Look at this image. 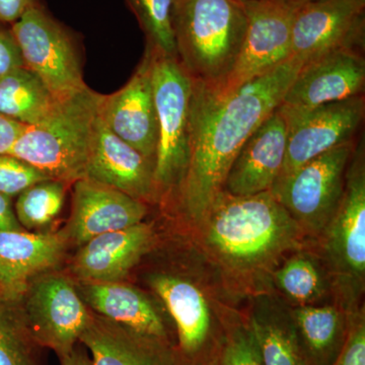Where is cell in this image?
<instances>
[{
	"label": "cell",
	"instance_id": "obj_25",
	"mask_svg": "<svg viewBox=\"0 0 365 365\" xmlns=\"http://www.w3.org/2000/svg\"><path fill=\"white\" fill-rule=\"evenodd\" d=\"M290 309L309 365H334L347 341L351 314L337 302Z\"/></svg>",
	"mask_w": 365,
	"mask_h": 365
},
{
	"label": "cell",
	"instance_id": "obj_20",
	"mask_svg": "<svg viewBox=\"0 0 365 365\" xmlns=\"http://www.w3.org/2000/svg\"><path fill=\"white\" fill-rule=\"evenodd\" d=\"M287 145V126L277 108L242 144L223 191L235 196L271 191L284 163Z\"/></svg>",
	"mask_w": 365,
	"mask_h": 365
},
{
	"label": "cell",
	"instance_id": "obj_15",
	"mask_svg": "<svg viewBox=\"0 0 365 365\" xmlns=\"http://www.w3.org/2000/svg\"><path fill=\"white\" fill-rule=\"evenodd\" d=\"M365 59L354 48L340 47L302 64L280 106L309 109L364 95Z\"/></svg>",
	"mask_w": 365,
	"mask_h": 365
},
{
	"label": "cell",
	"instance_id": "obj_24",
	"mask_svg": "<svg viewBox=\"0 0 365 365\" xmlns=\"http://www.w3.org/2000/svg\"><path fill=\"white\" fill-rule=\"evenodd\" d=\"M271 287L292 307L335 302L332 277L312 241L281 262L271 276Z\"/></svg>",
	"mask_w": 365,
	"mask_h": 365
},
{
	"label": "cell",
	"instance_id": "obj_33",
	"mask_svg": "<svg viewBox=\"0 0 365 365\" xmlns=\"http://www.w3.org/2000/svg\"><path fill=\"white\" fill-rule=\"evenodd\" d=\"M24 66L23 57L11 31L0 30V76Z\"/></svg>",
	"mask_w": 365,
	"mask_h": 365
},
{
	"label": "cell",
	"instance_id": "obj_1",
	"mask_svg": "<svg viewBox=\"0 0 365 365\" xmlns=\"http://www.w3.org/2000/svg\"><path fill=\"white\" fill-rule=\"evenodd\" d=\"M302 66L299 60L292 57L222 98L193 81L191 155L174 205L189 227L202 218L222 191L242 144L279 107Z\"/></svg>",
	"mask_w": 365,
	"mask_h": 365
},
{
	"label": "cell",
	"instance_id": "obj_5",
	"mask_svg": "<svg viewBox=\"0 0 365 365\" xmlns=\"http://www.w3.org/2000/svg\"><path fill=\"white\" fill-rule=\"evenodd\" d=\"M103 96L86 86L59 101L45 119L26 127L9 155L49 180L69 185L83 179Z\"/></svg>",
	"mask_w": 365,
	"mask_h": 365
},
{
	"label": "cell",
	"instance_id": "obj_18",
	"mask_svg": "<svg viewBox=\"0 0 365 365\" xmlns=\"http://www.w3.org/2000/svg\"><path fill=\"white\" fill-rule=\"evenodd\" d=\"M153 225L133 227L98 235L79 247L69 270L78 282H119L155 247Z\"/></svg>",
	"mask_w": 365,
	"mask_h": 365
},
{
	"label": "cell",
	"instance_id": "obj_39",
	"mask_svg": "<svg viewBox=\"0 0 365 365\" xmlns=\"http://www.w3.org/2000/svg\"><path fill=\"white\" fill-rule=\"evenodd\" d=\"M239 1L242 2V4H246V2L253 1V0H239Z\"/></svg>",
	"mask_w": 365,
	"mask_h": 365
},
{
	"label": "cell",
	"instance_id": "obj_26",
	"mask_svg": "<svg viewBox=\"0 0 365 365\" xmlns=\"http://www.w3.org/2000/svg\"><path fill=\"white\" fill-rule=\"evenodd\" d=\"M59 101L26 67L0 76V115L26 126L39 123Z\"/></svg>",
	"mask_w": 365,
	"mask_h": 365
},
{
	"label": "cell",
	"instance_id": "obj_16",
	"mask_svg": "<svg viewBox=\"0 0 365 365\" xmlns=\"http://www.w3.org/2000/svg\"><path fill=\"white\" fill-rule=\"evenodd\" d=\"M148 212L143 201L83 178L73 182L71 215L61 234L66 242L81 247L98 235L143 222Z\"/></svg>",
	"mask_w": 365,
	"mask_h": 365
},
{
	"label": "cell",
	"instance_id": "obj_4",
	"mask_svg": "<svg viewBox=\"0 0 365 365\" xmlns=\"http://www.w3.org/2000/svg\"><path fill=\"white\" fill-rule=\"evenodd\" d=\"M248 26L239 0H177V57L192 81L220 90L234 68Z\"/></svg>",
	"mask_w": 365,
	"mask_h": 365
},
{
	"label": "cell",
	"instance_id": "obj_35",
	"mask_svg": "<svg viewBox=\"0 0 365 365\" xmlns=\"http://www.w3.org/2000/svg\"><path fill=\"white\" fill-rule=\"evenodd\" d=\"M36 1L37 0H0V23L13 25Z\"/></svg>",
	"mask_w": 365,
	"mask_h": 365
},
{
	"label": "cell",
	"instance_id": "obj_32",
	"mask_svg": "<svg viewBox=\"0 0 365 365\" xmlns=\"http://www.w3.org/2000/svg\"><path fill=\"white\" fill-rule=\"evenodd\" d=\"M334 365H365L364 309L350 314L349 333L339 359Z\"/></svg>",
	"mask_w": 365,
	"mask_h": 365
},
{
	"label": "cell",
	"instance_id": "obj_9",
	"mask_svg": "<svg viewBox=\"0 0 365 365\" xmlns=\"http://www.w3.org/2000/svg\"><path fill=\"white\" fill-rule=\"evenodd\" d=\"M354 146L350 143L327 151L271 190L307 241L318 239L339 205Z\"/></svg>",
	"mask_w": 365,
	"mask_h": 365
},
{
	"label": "cell",
	"instance_id": "obj_21",
	"mask_svg": "<svg viewBox=\"0 0 365 365\" xmlns=\"http://www.w3.org/2000/svg\"><path fill=\"white\" fill-rule=\"evenodd\" d=\"M66 240L60 234L0 230V294L19 300L38 276L61 263Z\"/></svg>",
	"mask_w": 365,
	"mask_h": 365
},
{
	"label": "cell",
	"instance_id": "obj_13",
	"mask_svg": "<svg viewBox=\"0 0 365 365\" xmlns=\"http://www.w3.org/2000/svg\"><path fill=\"white\" fill-rule=\"evenodd\" d=\"M364 9L360 0H313L295 9L292 57L304 64L340 47L364 51Z\"/></svg>",
	"mask_w": 365,
	"mask_h": 365
},
{
	"label": "cell",
	"instance_id": "obj_12",
	"mask_svg": "<svg viewBox=\"0 0 365 365\" xmlns=\"http://www.w3.org/2000/svg\"><path fill=\"white\" fill-rule=\"evenodd\" d=\"M248 26L234 68L220 90L225 97L292 58V28L295 9L275 0L246 2Z\"/></svg>",
	"mask_w": 365,
	"mask_h": 365
},
{
	"label": "cell",
	"instance_id": "obj_7",
	"mask_svg": "<svg viewBox=\"0 0 365 365\" xmlns=\"http://www.w3.org/2000/svg\"><path fill=\"white\" fill-rule=\"evenodd\" d=\"M153 83L158 130L155 163L158 202L174 206L191 155L193 81L177 56L153 50Z\"/></svg>",
	"mask_w": 365,
	"mask_h": 365
},
{
	"label": "cell",
	"instance_id": "obj_8",
	"mask_svg": "<svg viewBox=\"0 0 365 365\" xmlns=\"http://www.w3.org/2000/svg\"><path fill=\"white\" fill-rule=\"evenodd\" d=\"M24 66L58 101L86 88L76 41L39 1L11 25Z\"/></svg>",
	"mask_w": 365,
	"mask_h": 365
},
{
	"label": "cell",
	"instance_id": "obj_28",
	"mask_svg": "<svg viewBox=\"0 0 365 365\" xmlns=\"http://www.w3.org/2000/svg\"><path fill=\"white\" fill-rule=\"evenodd\" d=\"M66 182L45 180L18 196L14 212L25 230L47 227L61 213L66 201Z\"/></svg>",
	"mask_w": 365,
	"mask_h": 365
},
{
	"label": "cell",
	"instance_id": "obj_22",
	"mask_svg": "<svg viewBox=\"0 0 365 365\" xmlns=\"http://www.w3.org/2000/svg\"><path fill=\"white\" fill-rule=\"evenodd\" d=\"M79 342L93 365H181L176 347L134 332L91 311Z\"/></svg>",
	"mask_w": 365,
	"mask_h": 365
},
{
	"label": "cell",
	"instance_id": "obj_27",
	"mask_svg": "<svg viewBox=\"0 0 365 365\" xmlns=\"http://www.w3.org/2000/svg\"><path fill=\"white\" fill-rule=\"evenodd\" d=\"M19 300L0 294V365H39Z\"/></svg>",
	"mask_w": 365,
	"mask_h": 365
},
{
	"label": "cell",
	"instance_id": "obj_2",
	"mask_svg": "<svg viewBox=\"0 0 365 365\" xmlns=\"http://www.w3.org/2000/svg\"><path fill=\"white\" fill-rule=\"evenodd\" d=\"M190 227L197 248L242 299L272 292L274 270L309 242L271 191L235 196L222 190Z\"/></svg>",
	"mask_w": 365,
	"mask_h": 365
},
{
	"label": "cell",
	"instance_id": "obj_40",
	"mask_svg": "<svg viewBox=\"0 0 365 365\" xmlns=\"http://www.w3.org/2000/svg\"><path fill=\"white\" fill-rule=\"evenodd\" d=\"M360 1L364 2V4H365V0H360Z\"/></svg>",
	"mask_w": 365,
	"mask_h": 365
},
{
	"label": "cell",
	"instance_id": "obj_11",
	"mask_svg": "<svg viewBox=\"0 0 365 365\" xmlns=\"http://www.w3.org/2000/svg\"><path fill=\"white\" fill-rule=\"evenodd\" d=\"M278 110L287 126L284 163L275 184L327 151L353 143L364 119V95L309 109ZM274 184V185H275Z\"/></svg>",
	"mask_w": 365,
	"mask_h": 365
},
{
	"label": "cell",
	"instance_id": "obj_3",
	"mask_svg": "<svg viewBox=\"0 0 365 365\" xmlns=\"http://www.w3.org/2000/svg\"><path fill=\"white\" fill-rule=\"evenodd\" d=\"M194 246L188 267L153 271L146 283L175 327L180 364L220 365L227 327L242 313V299Z\"/></svg>",
	"mask_w": 365,
	"mask_h": 365
},
{
	"label": "cell",
	"instance_id": "obj_37",
	"mask_svg": "<svg viewBox=\"0 0 365 365\" xmlns=\"http://www.w3.org/2000/svg\"><path fill=\"white\" fill-rule=\"evenodd\" d=\"M59 359L61 365H93L88 354L83 350L76 349V347L73 351Z\"/></svg>",
	"mask_w": 365,
	"mask_h": 365
},
{
	"label": "cell",
	"instance_id": "obj_17",
	"mask_svg": "<svg viewBox=\"0 0 365 365\" xmlns=\"http://www.w3.org/2000/svg\"><path fill=\"white\" fill-rule=\"evenodd\" d=\"M85 178L119 190L148 205L158 203L155 165L110 130L101 114L91 139Z\"/></svg>",
	"mask_w": 365,
	"mask_h": 365
},
{
	"label": "cell",
	"instance_id": "obj_14",
	"mask_svg": "<svg viewBox=\"0 0 365 365\" xmlns=\"http://www.w3.org/2000/svg\"><path fill=\"white\" fill-rule=\"evenodd\" d=\"M101 117L110 130L155 165L158 117L153 83V50L143 57L128 83L111 95L103 96Z\"/></svg>",
	"mask_w": 365,
	"mask_h": 365
},
{
	"label": "cell",
	"instance_id": "obj_31",
	"mask_svg": "<svg viewBox=\"0 0 365 365\" xmlns=\"http://www.w3.org/2000/svg\"><path fill=\"white\" fill-rule=\"evenodd\" d=\"M49 180L40 170L11 155H0V193L9 198L37 182Z\"/></svg>",
	"mask_w": 365,
	"mask_h": 365
},
{
	"label": "cell",
	"instance_id": "obj_29",
	"mask_svg": "<svg viewBox=\"0 0 365 365\" xmlns=\"http://www.w3.org/2000/svg\"><path fill=\"white\" fill-rule=\"evenodd\" d=\"M144 33L146 46L160 54L177 56L174 13L177 0H125Z\"/></svg>",
	"mask_w": 365,
	"mask_h": 365
},
{
	"label": "cell",
	"instance_id": "obj_10",
	"mask_svg": "<svg viewBox=\"0 0 365 365\" xmlns=\"http://www.w3.org/2000/svg\"><path fill=\"white\" fill-rule=\"evenodd\" d=\"M19 304L34 342L59 359L73 351L91 318L76 282L54 270L36 277Z\"/></svg>",
	"mask_w": 365,
	"mask_h": 365
},
{
	"label": "cell",
	"instance_id": "obj_36",
	"mask_svg": "<svg viewBox=\"0 0 365 365\" xmlns=\"http://www.w3.org/2000/svg\"><path fill=\"white\" fill-rule=\"evenodd\" d=\"M0 230H24L16 218L13 204H11V198L1 193H0Z\"/></svg>",
	"mask_w": 365,
	"mask_h": 365
},
{
	"label": "cell",
	"instance_id": "obj_23",
	"mask_svg": "<svg viewBox=\"0 0 365 365\" xmlns=\"http://www.w3.org/2000/svg\"><path fill=\"white\" fill-rule=\"evenodd\" d=\"M244 312L263 365H309L300 345L292 309L274 292L249 297Z\"/></svg>",
	"mask_w": 365,
	"mask_h": 365
},
{
	"label": "cell",
	"instance_id": "obj_6",
	"mask_svg": "<svg viewBox=\"0 0 365 365\" xmlns=\"http://www.w3.org/2000/svg\"><path fill=\"white\" fill-rule=\"evenodd\" d=\"M313 242L333 280L335 302L349 314L364 309L365 289V151L355 144L342 198L333 217Z\"/></svg>",
	"mask_w": 365,
	"mask_h": 365
},
{
	"label": "cell",
	"instance_id": "obj_34",
	"mask_svg": "<svg viewBox=\"0 0 365 365\" xmlns=\"http://www.w3.org/2000/svg\"><path fill=\"white\" fill-rule=\"evenodd\" d=\"M26 125L0 115V155H9Z\"/></svg>",
	"mask_w": 365,
	"mask_h": 365
},
{
	"label": "cell",
	"instance_id": "obj_30",
	"mask_svg": "<svg viewBox=\"0 0 365 365\" xmlns=\"http://www.w3.org/2000/svg\"><path fill=\"white\" fill-rule=\"evenodd\" d=\"M220 365H263L258 345L244 312L227 327Z\"/></svg>",
	"mask_w": 365,
	"mask_h": 365
},
{
	"label": "cell",
	"instance_id": "obj_38",
	"mask_svg": "<svg viewBox=\"0 0 365 365\" xmlns=\"http://www.w3.org/2000/svg\"><path fill=\"white\" fill-rule=\"evenodd\" d=\"M283 6L290 7V9H297L299 7L304 6L307 2L313 1V0H275Z\"/></svg>",
	"mask_w": 365,
	"mask_h": 365
},
{
	"label": "cell",
	"instance_id": "obj_19",
	"mask_svg": "<svg viewBox=\"0 0 365 365\" xmlns=\"http://www.w3.org/2000/svg\"><path fill=\"white\" fill-rule=\"evenodd\" d=\"M81 299L93 313L134 332L176 347L170 317L162 302L135 287L119 282H76Z\"/></svg>",
	"mask_w": 365,
	"mask_h": 365
}]
</instances>
